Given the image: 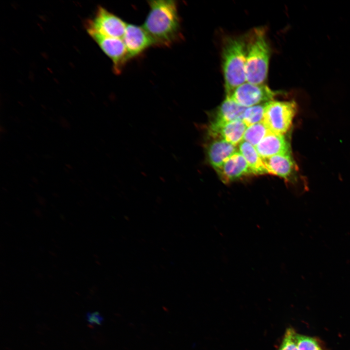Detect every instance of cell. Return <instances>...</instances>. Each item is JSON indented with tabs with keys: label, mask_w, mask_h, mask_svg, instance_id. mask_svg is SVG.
<instances>
[{
	"label": "cell",
	"mask_w": 350,
	"mask_h": 350,
	"mask_svg": "<svg viewBox=\"0 0 350 350\" xmlns=\"http://www.w3.org/2000/svg\"><path fill=\"white\" fill-rule=\"evenodd\" d=\"M295 332L292 328H289L286 330L278 350H298L295 338Z\"/></svg>",
	"instance_id": "d6986e66"
},
{
	"label": "cell",
	"mask_w": 350,
	"mask_h": 350,
	"mask_svg": "<svg viewBox=\"0 0 350 350\" xmlns=\"http://www.w3.org/2000/svg\"><path fill=\"white\" fill-rule=\"evenodd\" d=\"M298 111L294 101L267 103L262 122L272 132L284 135L291 128Z\"/></svg>",
	"instance_id": "277c9868"
},
{
	"label": "cell",
	"mask_w": 350,
	"mask_h": 350,
	"mask_svg": "<svg viewBox=\"0 0 350 350\" xmlns=\"http://www.w3.org/2000/svg\"><path fill=\"white\" fill-rule=\"evenodd\" d=\"M238 151L245 159L253 175L268 174L262 158L254 146L243 140L238 145Z\"/></svg>",
	"instance_id": "9a60e30c"
},
{
	"label": "cell",
	"mask_w": 350,
	"mask_h": 350,
	"mask_svg": "<svg viewBox=\"0 0 350 350\" xmlns=\"http://www.w3.org/2000/svg\"><path fill=\"white\" fill-rule=\"evenodd\" d=\"M246 108L226 97L214 112L211 121L229 122L243 121Z\"/></svg>",
	"instance_id": "5bb4252c"
},
{
	"label": "cell",
	"mask_w": 350,
	"mask_h": 350,
	"mask_svg": "<svg viewBox=\"0 0 350 350\" xmlns=\"http://www.w3.org/2000/svg\"><path fill=\"white\" fill-rule=\"evenodd\" d=\"M270 131L263 122H258L247 127L243 140L255 147Z\"/></svg>",
	"instance_id": "2e32d148"
},
{
	"label": "cell",
	"mask_w": 350,
	"mask_h": 350,
	"mask_svg": "<svg viewBox=\"0 0 350 350\" xmlns=\"http://www.w3.org/2000/svg\"><path fill=\"white\" fill-rule=\"evenodd\" d=\"M216 172L225 183L253 175L245 159L239 151L231 155Z\"/></svg>",
	"instance_id": "30bf717a"
},
{
	"label": "cell",
	"mask_w": 350,
	"mask_h": 350,
	"mask_svg": "<svg viewBox=\"0 0 350 350\" xmlns=\"http://www.w3.org/2000/svg\"><path fill=\"white\" fill-rule=\"evenodd\" d=\"M246 128L243 121H211L207 128V134L210 138L222 139L237 146L243 140Z\"/></svg>",
	"instance_id": "ba28073f"
},
{
	"label": "cell",
	"mask_w": 350,
	"mask_h": 350,
	"mask_svg": "<svg viewBox=\"0 0 350 350\" xmlns=\"http://www.w3.org/2000/svg\"><path fill=\"white\" fill-rule=\"evenodd\" d=\"M271 54L264 31L257 29L247 44L245 64L246 81L253 84H264L267 78Z\"/></svg>",
	"instance_id": "3957f363"
},
{
	"label": "cell",
	"mask_w": 350,
	"mask_h": 350,
	"mask_svg": "<svg viewBox=\"0 0 350 350\" xmlns=\"http://www.w3.org/2000/svg\"><path fill=\"white\" fill-rule=\"evenodd\" d=\"M262 160L268 174L287 180L292 179L298 171L297 164L291 154L277 155L263 158Z\"/></svg>",
	"instance_id": "8fae6325"
},
{
	"label": "cell",
	"mask_w": 350,
	"mask_h": 350,
	"mask_svg": "<svg viewBox=\"0 0 350 350\" xmlns=\"http://www.w3.org/2000/svg\"><path fill=\"white\" fill-rule=\"evenodd\" d=\"M85 23L88 32H93L105 36L122 39L127 24L102 6H98L93 18L88 19Z\"/></svg>",
	"instance_id": "5b68a950"
},
{
	"label": "cell",
	"mask_w": 350,
	"mask_h": 350,
	"mask_svg": "<svg viewBox=\"0 0 350 350\" xmlns=\"http://www.w3.org/2000/svg\"><path fill=\"white\" fill-rule=\"evenodd\" d=\"M122 40L125 45L129 59L141 54L153 42L143 27L127 23Z\"/></svg>",
	"instance_id": "9c48e42d"
},
{
	"label": "cell",
	"mask_w": 350,
	"mask_h": 350,
	"mask_svg": "<svg viewBox=\"0 0 350 350\" xmlns=\"http://www.w3.org/2000/svg\"><path fill=\"white\" fill-rule=\"evenodd\" d=\"M88 33L102 51L111 59L113 72L117 74H120L129 60L122 39L107 37L93 32Z\"/></svg>",
	"instance_id": "52a82bcc"
},
{
	"label": "cell",
	"mask_w": 350,
	"mask_h": 350,
	"mask_svg": "<svg viewBox=\"0 0 350 350\" xmlns=\"http://www.w3.org/2000/svg\"><path fill=\"white\" fill-rule=\"evenodd\" d=\"M280 92L273 90L265 84H253L247 82L236 88L226 97L239 105L248 107L273 101Z\"/></svg>",
	"instance_id": "8992f818"
},
{
	"label": "cell",
	"mask_w": 350,
	"mask_h": 350,
	"mask_svg": "<svg viewBox=\"0 0 350 350\" xmlns=\"http://www.w3.org/2000/svg\"><path fill=\"white\" fill-rule=\"evenodd\" d=\"M247 45L241 37L226 39L222 52V70L226 95L246 82Z\"/></svg>",
	"instance_id": "7a4b0ae2"
},
{
	"label": "cell",
	"mask_w": 350,
	"mask_h": 350,
	"mask_svg": "<svg viewBox=\"0 0 350 350\" xmlns=\"http://www.w3.org/2000/svg\"><path fill=\"white\" fill-rule=\"evenodd\" d=\"M266 104L267 103L246 107L243 121L247 127L262 122Z\"/></svg>",
	"instance_id": "e0dca14e"
},
{
	"label": "cell",
	"mask_w": 350,
	"mask_h": 350,
	"mask_svg": "<svg viewBox=\"0 0 350 350\" xmlns=\"http://www.w3.org/2000/svg\"><path fill=\"white\" fill-rule=\"evenodd\" d=\"M295 338L298 350H322L314 338L295 332Z\"/></svg>",
	"instance_id": "ac0fdd59"
},
{
	"label": "cell",
	"mask_w": 350,
	"mask_h": 350,
	"mask_svg": "<svg viewBox=\"0 0 350 350\" xmlns=\"http://www.w3.org/2000/svg\"><path fill=\"white\" fill-rule=\"evenodd\" d=\"M86 319L91 325H101L104 321L103 317L98 312H88L86 315Z\"/></svg>",
	"instance_id": "ffe728a7"
},
{
	"label": "cell",
	"mask_w": 350,
	"mask_h": 350,
	"mask_svg": "<svg viewBox=\"0 0 350 350\" xmlns=\"http://www.w3.org/2000/svg\"><path fill=\"white\" fill-rule=\"evenodd\" d=\"M149 11L143 25L154 46L171 47L183 39L178 4L175 0L147 1Z\"/></svg>",
	"instance_id": "6da1fadb"
},
{
	"label": "cell",
	"mask_w": 350,
	"mask_h": 350,
	"mask_svg": "<svg viewBox=\"0 0 350 350\" xmlns=\"http://www.w3.org/2000/svg\"><path fill=\"white\" fill-rule=\"evenodd\" d=\"M205 146L207 159L216 171L224 162L237 152L236 146L222 139H212Z\"/></svg>",
	"instance_id": "4fadbf2b"
},
{
	"label": "cell",
	"mask_w": 350,
	"mask_h": 350,
	"mask_svg": "<svg viewBox=\"0 0 350 350\" xmlns=\"http://www.w3.org/2000/svg\"><path fill=\"white\" fill-rule=\"evenodd\" d=\"M255 147L262 158L277 155L291 154L290 144L284 135L271 131Z\"/></svg>",
	"instance_id": "7c38bea8"
}]
</instances>
